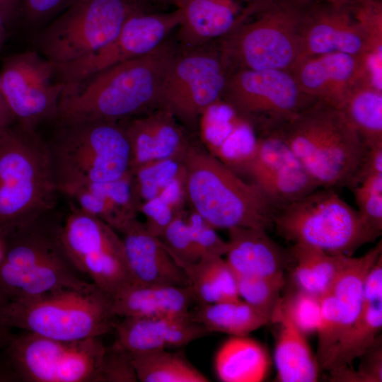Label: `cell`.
Listing matches in <instances>:
<instances>
[{
	"label": "cell",
	"instance_id": "cell-1",
	"mask_svg": "<svg viewBox=\"0 0 382 382\" xmlns=\"http://www.w3.org/2000/svg\"><path fill=\"white\" fill-rule=\"evenodd\" d=\"M178 51L166 40L151 53L64 84L58 123L122 121L158 107L167 71Z\"/></svg>",
	"mask_w": 382,
	"mask_h": 382
},
{
	"label": "cell",
	"instance_id": "cell-2",
	"mask_svg": "<svg viewBox=\"0 0 382 382\" xmlns=\"http://www.w3.org/2000/svg\"><path fill=\"white\" fill-rule=\"evenodd\" d=\"M62 221L48 214L1 239L0 307L64 289L94 284L69 257L61 238Z\"/></svg>",
	"mask_w": 382,
	"mask_h": 382
},
{
	"label": "cell",
	"instance_id": "cell-3",
	"mask_svg": "<svg viewBox=\"0 0 382 382\" xmlns=\"http://www.w3.org/2000/svg\"><path fill=\"white\" fill-rule=\"evenodd\" d=\"M269 133L284 142L320 187L350 188L367 150L342 111L320 100Z\"/></svg>",
	"mask_w": 382,
	"mask_h": 382
},
{
	"label": "cell",
	"instance_id": "cell-4",
	"mask_svg": "<svg viewBox=\"0 0 382 382\" xmlns=\"http://www.w3.org/2000/svg\"><path fill=\"white\" fill-rule=\"evenodd\" d=\"M59 194L47 141L11 127L0 140V239L52 214Z\"/></svg>",
	"mask_w": 382,
	"mask_h": 382
},
{
	"label": "cell",
	"instance_id": "cell-5",
	"mask_svg": "<svg viewBox=\"0 0 382 382\" xmlns=\"http://www.w3.org/2000/svg\"><path fill=\"white\" fill-rule=\"evenodd\" d=\"M184 164L187 204L214 228L273 226L275 207L255 185L209 154L197 137Z\"/></svg>",
	"mask_w": 382,
	"mask_h": 382
},
{
	"label": "cell",
	"instance_id": "cell-6",
	"mask_svg": "<svg viewBox=\"0 0 382 382\" xmlns=\"http://www.w3.org/2000/svg\"><path fill=\"white\" fill-rule=\"evenodd\" d=\"M11 328L62 341H78L114 331L112 297L93 284L64 288L1 306Z\"/></svg>",
	"mask_w": 382,
	"mask_h": 382
},
{
	"label": "cell",
	"instance_id": "cell-7",
	"mask_svg": "<svg viewBox=\"0 0 382 382\" xmlns=\"http://www.w3.org/2000/svg\"><path fill=\"white\" fill-rule=\"evenodd\" d=\"M59 192L117 180L130 171V149L120 121L59 123L47 142Z\"/></svg>",
	"mask_w": 382,
	"mask_h": 382
},
{
	"label": "cell",
	"instance_id": "cell-8",
	"mask_svg": "<svg viewBox=\"0 0 382 382\" xmlns=\"http://www.w3.org/2000/svg\"><path fill=\"white\" fill-rule=\"evenodd\" d=\"M308 4L270 0L219 39L229 74L241 69L290 71L301 56Z\"/></svg>",
	"mask_w": 382,
	"mask_h": 382
},
{
	"label": "cell",
	"instance_id": "cell-9",
	"mask_svg": "<svg viewBox=\"0 0 382 382\" xmlns=\"http://www.w3.org/2000/svg\"><path fill=\"white\" fill-rule=\"evenodd\" d=\"M273 226L282 238L294 243L346 256H352L379 237L332 188L320 187L279 208Z\"/></svg>",
	"mask_w": 382,
	"mask_h": 382
},
{
	"label": "cell",
	"instance_id": "cell-10",
	"mask_svg": "<svg viewBox=\"0 0 382 382\" xmlns=\"http://www.w3.org/2000/svg\"><path fill=\"white\" fill-rule=\"evenodd\" d=\"M145 9L154 8L142 0H77L39 32L36 51L56 65L74 62L105 47Z\"/></svg>",
	"mask_w": 382,
	"mask_h": 382
},
{
	"label": "cell",
	"instance_id": "cell-11",
	"mask_svg": "<svg viewBox=\"0 0 382 382\" xmlns=\"http://www.w3.org/2000/svg\"><path fill=\"white\" fill-rule=\"evenodd\" d=\"M105 348L99 337L62 341L23 331L12 334L3 350L18 381L98 382Z\"/></svg>",
	"mask_w": 382,
	"mask_h": 382
},
{
	"label": "cell",
	"instance_id": "cell-12",
	"mask_svg": "<svg viewBox=\"0 0 382 382\" xmlns=\"http://www.w3.org/2000/svg\"><path fill=\"white\" fill-rule=\"evenodd\" d=\"M381 0L309 2L300 58L330 52L370 57L381 55Z\"/></svg>",
	"mask_w": 382,
	"mask_h": 382
},
{
	"label": "cell",
	"instance_id": "cell-13",
	"mask_svg": "<svg viewBox=\"0 0 382 382\" xmlns=\"http://www.w3.org/2000/svg\"><path fill=\"white\" fill-rule=\"evenodd\" d=\"M229 74L219 40L178 50L165 76L158 108L196 134L202 113L221 99Z\"/></svg>",
	"mask_w": 382,
	"mask_h": 382
},
{
	"label": "cell",
	"instance_id": "cell-14",
	"mask_svg": "<svg viewBox=\"0 0 382 382\" xmlns=\"http://www.w3.org/2000/svg\"><path fill=\"white\" fill-rule=\"evenodd\" d=\"M221 99L258 134L272 132L316 101L301 89L290 71L282 69L232 71Z\"/></svg>",
	"mask_w": 382,
	"mask_h": 382
},
{
	"label": "cell",
	"instance_id": "cell-15",
	"mask_svg": "<svg viewBox=\"0 0 382 382\" xmlns=\"http://www.w3.org/2000/svg\"><path fill=\"white\" fill-rule=\"evenodd\" d=\"M61 238L76 267L112 298L132 284L122 237L101 219L73 206Z\"/></svg>",
	"mask_w": 382,
	"mask_h": 382
},
{
	"label": "cell",
	"instance_id": "cell-16",
	"mask_svg": "<svg viewBox=\"0 0 382 382\" xmlns=\"http://www.w3.org/2000/svg\"><path fill=\"white\" fill-rule=\"evenodd\" d=\"M0 79L4 98L18 127L36 131L43 122L55 120L65 85L57 81L54 64L37 51L6 58Z\"/></svg>",
	"mask_w": 382,
	"mask_h": 382
},
{
	"label": "cell",
	"instance_id": "cell-17",
	"mask_svg": "<svg viewBox=\"0 0 382 382\" xmlns=\"http://www.w3.org/2000/svg\"><path fill=\"white\" fill-rule=\"evenodd\" d=\"M180 10H141L131 15L105 47L74 62L56 65L55 76L64 84L76 83L117 64L146 55L160 45L181 22Z\"/></svg>",
	"mask_w": 382,
	"mask_h": 382
},
{
	"label": "cell",
	"instance_id": "cell-18",
	"mask_svg": "<svg viewBox=\"0 0 382 382\" xmlns=\"http://www.w3.org/2000/svg\"><path fill=\"white\" fill-rule=\"evenodd\" d=\"M243 175L277 210L320 188L284 142L272 133L259 134Z\"/></svg>",
	"mask_w": 382,
	"mask_h": 382
},
{
	"label": "cell",
	"instance_id": "cell-19",
	"mask_svg": "<svg viewBox=\"0 0 382 382\" xmlns=\"http://www.w3.org/2000/svg\"><path fill=\"white\" fill-rule=\"evenodd\" d=\"M196 135L209 154L241 176L255 151L259 137L253 124L223 99L202 113Z\"/></svg>",
	"mask_w": 382,
	"mask_h": 382
},
{
	"label": "cell",
	"instance_id": "cell-20",
	"mask_svg": "<svg viewBox=\"0 0 382 382\" xmlns=\"http://www.w3.org/2000/svg\"><path fill=\"white\" fill-rule=\"evenodd\" d=\"M371 58L325 53L300 58L290 71L304 93L340 109L349 91L363 79L373 76Z\"/></svg>",
	"mask_w": 382,
	"mask_h": 382
},
{
	"label": "cell",
	"instance_id": "cell-21",
	"mask_svg": "<svg viewBox=\"0 0 382 382\" xmlns=\"http://www.w3.org/2000/svg\"><path fill=\"white\" fill-rule=\"evenodd\" d=\"M270 0H175L182 18L178 28V50L219 40L248 20Z\"/></svg>",
	"mask_w": 382,
	"mask_h": 382
},
{
	"label": "cell",
	"instance_id": "cell-22",
	"mask_svg": "<svg viewBox=\"0 0 382 382\" xmlns=\"http://www.w3.org/2000/svg\"><path fill=\"white\" fill-rule=\"evenodd\" d=\"M120 122L129 145L130 170L154 161L184 156L197 137L162 108Z\"/></svg>",
	"mask_w": 382,
	"mask_h": 382
},
{
	"label": "cell",
	"instance_id": "cell-23",
	"mask_svg": "<svg viewBox=\"0 0 382 382\" xmlns=\"http://www.w3.org/2000/svg\"><path fill=\"white\" fill-rule=\"evenodd\" d=\"M132 284L146 286H190L188 277L161 240L137 218L120 232Z\"/></svg>",
	"mask_w": 382,
	"mask_h": 382
},
{
	"label": "cell",
	"instance_id": "cell-24",
	"mask_svg": "<svg viewBox=\"0 0 382 382\" xmlns=\"http://www.w3.org/2000/svg\"><path fill=\"white\" fill-rule=\"evenodd\" d=\"M122 318L115 326L116 337L113 343L132 354L180 347L209 333L192 320L190 315Z\"/></svg>",
	"mask_w": 382,
	"mask_h": 382
},
{
	"label": "cell",
	"instance_id": "cell-25",
	"mask_svg": "<svg viewBox=\"0 0 382 382\" xmlns=\"http://www.w3.org/2000/svg\"><path fill=\"white\" fill-rule=\"evenodd\" d=\"M262 228L228 230L226 260L236 277H260L285 281L289 262L284 249Z\"/></svg>",
	"mask_w": 382,
	"mask_h": 382
},
{
	"label": "cell",
	"instance_id": "cell-26",
	"mask_svg": "<svg viewBox=\"0 0 382 382\" xmlns=\"http://www.w3.org/2000/svg\"><path fill=\"white\" fill-rule=\"evenodd\" d=\"M382 328V263L377 262L364 283V303L356 320L335 346L323 370L351 366L374 343Z\"/></svg>",
	"mask_w": 382,
	"mask_h": 382
},
{
	"label": "cell",
	"instance_id": "cell-27",
	"mask_svg": "<svg viewBox=\"0 0 382 382\" xmlns=\"http://www.w3.org/2000/svg\"><path fill=\"white\" fill-rule=\"evenodd\" d=\"M117 317L167 318L190 315L197 301L190 286H146L131 284L112 298Z\"/></svg>",
	"mask_w": 382,
	"mask_h": 382
},
{
	"label": "cell",
	"instance_id": "cell-28",
	"mask_svg": "<svg viewBox=\"0 0 382 382\" xmlns=\"http://www.w3.org/2000/svg\"><path fill=\"white\" fill-rule=\"evenodd\" d=\"M279 324L274 349V362L277 381L315 382L320 370L316 357L313 354L302 332L289 316L276 308L272 321Z\"/></svg>",
	"mask_w": 382,
	"mask_h": 382
},
{
	"label": "cell",
	"instance_id": "cell-29",
	"mask_svg": "<svg viewBox=\"0 0 382 382\" xmlns=\"http://www.w3.org/2000/svg\"><path fill=\"white\" fill-rule=\"evenodd\" d=\"M270 368V358L265 347L248 337L231 336L219 348L214 369L223 382H260Z\"/></svg>",
	"mask_w": 382,
	"mask_h": 382
},
{
	"label": "cell",
	"instance_id": "cell-30",
	"mask_svg": "<svg viewBox=\"0 0 382 382\" xmlns=\"http://www.w3.org/2000/svg\"><path fill=\"white\" fill-rule=\"evenodd\" d=\"M289 254L288 268L296 288L318 297L329 291L349 257L301 243H294Z\"/></svg>",
	"mask_w": 382,
	"mask_h": 382
},
{
	"label": "cell",
	"instance_id": "cell-31",
	"mask_svg": "<svg viewBox=\"0 0 382 382\" xmlns=\"http://www.w3.org/2000/svg\"><path fill=\"white\" fill-rule=\"evenodd\" d=\"M340 109L366 148L382 145V90L372 75L349 91Z\"/></svg>",
	"mask_w": 382,
	"mask_h": 382
},
{
	"label": "cell",
	"instance_id": "cell-32",
	"mask_svg": "<svg viewBox=\"0 0 382 382\" xmlns=\"http://www.w3.org/2000/svg\"><path fill=\"white\" fill-rule=\"evenodd\" d=\"M192 320L209 333L218 332L231 336L248 335L272 323L270 316L256 310L241 299L197 305L191 311Z\"/></svg>",
	"mask_w": 382,
	"mask_h": 382
},
{
	"label": "cell",
	"instance_id": "cell-33",
	"mask_svg": "<svg viewBox=\"0 0 382 382\" xmlns=\"http://www.w3.org/2000/svg\"><path fill=\"white\" fill-rule=\"evenodd\" d=\"M195 294L197 305L240 299L237 277L221 256L202 257L183 267Z\"/></svg>",
	"mask_w": 382,
	"mask_h": 382
},
{
	"label": "cell",
	"instance_id": "cell-34",
	"mask_svg": "<svg viewBox=\"0 0 382 382\" xmlns=\"http://www.w3.org/2000/svg\"><path fill=\"white\" fill-rule=\"evenodd\" d=\"M132 362L141 382L209 381L183 352L159 349L132 354Z\"/></svg>",
	"mask_w": 382,
	"mask_h": 382
},
{
	"label": "cell",
	"instance_id": "cell-35",
	"mask_svg": "<svg viewBox=\"0 0 382 382\" xmlns=\"http://www.w3.org/2000/svg\"><path fill=\"white\" fill-rule=\"evenodd\" d=\"M185 155L149 162L131 170L137 211L143 203L158 195L185 173Z\"/></svg>",
	"mask_w": 382,
	"mask_h": 382
},
{
	"label": "cell",
	"instance_id": "cell-36",
	"mask_svg": "<svg viewBox=\"0 0 382 382\" xmlns=\"http://www.w3.org/2000/svg\"><path fill=\"white\" fill-rule=\"evenodd\" d=\"M187 204L185 173L168 185L158 195L143 203L138 209L145 218L147 230L160 237L167 226Z\"/></svg>",
	"mask_w": 382,
	"mask_h": 382
},
{
	"label": "cell",
	"instance_id": "cell-37",
	"mask_svg": "<svg viewBox=\"0 0 382 382\" xmlns=\"http://www.w3.org/2000/svg\"><path fill=\"white\" fill-rule=\"evenodd\" d=\"M352 190L361 218L379 236L382 232V173L364 176Z\"/></svg>",
	"mask_w": 382,
	"mask_h": 382
},
{
	"label": "cell",
	"instance_id": "cell-38",
	"mask_svg": "<svg viewBox=\"0 0 382 382\" xmlns=\"http://www.w3.org/2000/svg\"><path fill=\"white\" fill-rule=\"evenodd\" d=\"M236 277L240 298L256 310L270 316L272 321L285 281L260 277Z\"/></svg>",
	"mask_w": 382,
	"mask_h": 382
},
{
	"label": "cell",
	"instance_id": "cell-39",
	"mask_svg": "<svg viewBox=\"0 0 382 382\" xmlns=\"http://www.w3.org/2000/svg\"><path fill=\"white\" fill-rule=\"evenodd\" d=\"M276 308L286 314L305 335L316 331L320 297L296 288L284 297H281Z\"/></svg>",
	"mask_w": 382,
	"mask_h": 382
},
{
	"label": "cell",
	"instance_id": "cell-40",
	"mask_svg": "<svg viewBox=\"0 0 382 382\" xmlns=\"http://www.w3.org/2000/svg\"><path fill=\"white\" fill-rule=\"evenodd\" d=\"M185 210L179 214L158 237L168 253L182 268L196 263L200 259L186 221Z\"/></svg>",
	"mask_w": 382,
	"mask_h": 382
},
{
	"label": "cell",
	"instance_id": "cell-41",
	"mask_svg": "<svg viewBox=\"0 0 382 382\" xmlns=\"http://www.w3.org/2000/svg\"><path fill=\"white\" fill-rule=\"evenodd\" d=\"M185 218L200 258L225 255L227 241L218 235L215 228L191 209L185 210Z\"/></svg>",
	"mask_w": 382,
	"mask_h": 382
},
{
	"label": "cell",
	"instance_id": "cell-42",
	"mask_svg": "<svg viewBox=\"0 0 382 382\" xmlns=\"http://www.w3.org/2000/svg\"><path fill=\"white\" fill-rule=\"evenodd\" d=\"M137 381L132 354L114 343L106 347L100 363L98 382Z\"/></svg>",
	"mask_w": 382,
	"mask_h": 382
},
{
	"label": "cell",
	"instance_id": "cell-43",
	"mask_svg": "<svg viewBox=\"0 0 382 382\" xmlns=\"http://www.w3.org/2000/svg\"><path fill=\"white\" fill-rule=\"evenodd\" d=\"M77 0H21L19 11L33 25L48 23Z\"/></svg>",
	"mask_w": 382,
	"mask_h": 382
},
{
	"label": "cell",
	"instance_id": "cell-44",
	"mask_svg": "<svg viewBox=\"0 0 382 382\" xmlns=\"http://www.w3.org/2000/svg\"><path fill=\"white\" fill-rule=\"evenodd\" d=\"M360 363L354 369L356 382L382 381V340L379 335L359 357Z\"/></svg>",
	"mask_w": 382,
	"mask_h": 382
},
{
	"label": "cell",
	"instance_id": "cell-45",
	"mask_svg": "<svg viewBox=\"0 0 382 382\" xmlns=\"http://www.w3.org/2000/svg\"><path fill=\"white\" fill-rule=\"evenodd\" d=\"M21 0H0V11L6 23L18 11Z\"/></svg>",
	"mask_w": 382,
	"mask_h": 382
},
{
	"label": "cell",
	"instance_id": "cell-46",
	"mask_svg": "<svg viewBox=\"0 0 382 382\" xmlns=\"http://www.w3.org/2000/svg\"><path fill=\"white\" fill-rule=\"evenodd\" d=\"M11 329L7 325L0 307V352L3 351L12 335Z\"/></svg>",
	"mask_w": 382,
	"mask_h": 382
},
{
	"label": "cell",
	"instance_id": "cell-47",
	"mask_svg": "<svg viewBox=\"0 0 382 382\" xmlns=\"http://www.w3.org/2000/svg\"><path fill=\"white\" fill-rule=\"evenodd\" d=\"M0 121L8 127L15 123L14 118L10 110L0 104Z\"/></svg>",
	"mask_w": 382,
	"mask_h": 382
},
{
	"label": "cell",
	"instance_id": "cell-48",
	"mask_svg": "<svg viewBox=\"0 0 382 382\" xmlns=\"http://www.w3.org/2000/svg\"><path fill=\"white\" fill-rule=\"evenodd\" d=\"M152 8L163 7L173 5L175 0H142Z\"/></svg>",
	"mask_w": 382,
	"mask_h": 382
},
{
	"label": "cell",
	"instance_id": "cell-49",
	"mask_svg": "<svg viewBox=\"0 0 382 382\" xmlns=\"http://www.w3.org/2000/svg\"><path fill=\"white\" fill-rule=\"evenodd\" d=\"M308 1H324L332 4H348L354 3L358 0H306Z\"/></svg>",
	"mask_w": 382,
	"mask_h": 382
},
{
	"label": "cell",
	"instance_id": "cell-50",
	"mask_svg": "<svg viewBox=\"0 0 382 382\" xmlns=\"http://www.w3.org/2000/svg\"><path fill=\"white\" fill-rule=\"evenodd\" d=\"M10 127L0 121V140L6 135Z\"/></svg>",
	"mask_w": 382,
	"mask_h": 382
},
{
	"label": "cell",
	"instance_id": "cell-51",
	"mask_svg": "<svg viewBox=\"0 0 382 382\" xmlns=\"http://www.w3.org/2000/svg\"><path fill=\"white\" fill-rule=\"evenodd\" d=\"M5 21L0 11V32L5 33Z\"/></svg>",
	"mask_w": 382,
	"mask_h": 382
},
{
	"label": "cell",
	"instance_id": "cell-52",
	"mask_svg": "<svg viewBox=\"0 0 382 382\" xmlns=\"http://www.w3.org/2000/svg\"><path fill=\"white\" fill-rule=\"evenodd\" d=\"M5 33L0 32V51L1 50L4 41Z\"/></svg>",
	"mask_w": 382,
	"mask_h": 382
},
{
	"label": "cell",
	"instance_id": "cell-53",
	"mask_svg": "<svg viewBox=\"0 0 382 382\" xmlns=\"http://www.w3.org/2000/svg\"><path fill=\"white\" fill-rule=\"evenodd\" d=\"M1 253H2V243H1V240L0 239V257L1 255Z\"/></svg>",
	"mask_w": 382,
	"mask_h": 382
}]
</instances>
